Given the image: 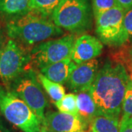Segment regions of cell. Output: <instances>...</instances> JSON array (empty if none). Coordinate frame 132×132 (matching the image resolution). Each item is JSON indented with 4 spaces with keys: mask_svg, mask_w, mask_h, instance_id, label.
<instances>
[{
    "mask_svg": "<svg viewBox=\"0 0 132 132\" xmlns=\"http://www.w3.org/2000/svg\"><path fill=\"white\" fill-rule=\"evenodd\" d=\"M93 18L90 0H61L52 15L53 22L58 27L73 34L90 30Z\"/></svg>",
    "mask_w": 132,
    "mask_h": 132,
    "instance_id": "3957f363",
    "label": "cell"
},
{
    "mask_svg": "<svg viewBox=\"0 0 132 132\" xmlns=\"http://www.w3.org/2000/svg\"><path fill=\"white\" fill-rule=\"evenodd\" d=\"M54 105L60 112L79 115L77 95L74 93L65 94L60 101L54 102Z\"/></svg>",
    "mask_w": 132,
    "mask_h": 132,
    "instance_id": "e0dca14e",
    "label": "cell"
},
{
    "mask_svg": "<svg viewBox=\"0 0 132 132\" xmlns=\"http://www.w3.org/2000/svg\"><path fill=\"white\" fill-rule=\"evenodd\" d=\"M32 10L31 0H0V20L7 23Z\"/></svg>",
    "mask_w": 132,
    "mask_h": 132,
    "instance_id": "4fadbf2b",
    "label": "cell"
},
{
    "mask_svg": "<svg viewBox=\"0 0 132 132\" xmlns=\"http://www.w3.org/2000/svg\"><path fill=\"white\" fill-rule=\"evenodd\" d=\"M91 6L94 19L106 11L120 7L116 0H91Z\"/></svg>",
    "mask_w": 132,
    "mask_h": 132,
    "instance_id": "d6986e66",
    "label": "cell"
},
{
    "mask_svg": "<svg viewBox=\"0 0 132 132\" xmlns=\"http://www.w3.org/2000/svg\"><path fill=\"white\" fill-rule=\"evenodd\" d=\"M61 0H31L32 10L47 17H51Z\"/></svg>",
    "mask_w": 132,
    "mask_h": 132,
    "instance_id": "ac0fdd59",
    "label": "cell"
},
{
    "mask_svg": "<svg viewBox=\"0 0 132 132\" xmlns=\"http://www.w3.org/2000/svg\"><path fill=\"white\" fill-rule=\"evenodd\" d=\"M116 2L118 5L125 10L132 8V0H116Z\"/></svg>",
    "mask_w": 132,
    "mask_h": 132,
    "instance_id": "603a6c76",
    "label": "cell"
},
{
    "mask_svg": "<svg viewBox=\"0 0 132 132\" xmlns=\"http://www.w3.org/2000/svg\"><path fill=\"white\" fill-rule=\"evenodd\" d=\"M131 64H132V62H131Z\"/></svg>",
    "mask_w": 132,
    "mask_h": 132,
    "instance_id": "83f0119b",
    "label": "cell"
},
{
    "mask_svg": "<svg viewBox=\"0 0 132 132\" xmlns=\"http://www.w3.org/2000/svg\"><path fill=\"white\" fill-rule=\"evenodd\" d=\"M76 38L74 35H70L38 43L30 51L29 65L40 69L71 58Z\"/></svg>",
    "mask_w": 132,
    "mask_h": 132,
    "instance_id": "8992f818",
    "label": "cell"
},
{
    "mask_svg": "<svg viewBox=\"0 0 132 132\" xmlns=\"http://www.w3.org/2000/svg\"><path fill=\"white\" fill-rule=\"evenodd\" d=\"M6 88L22 99L38 116L41 123H43L45 109L48 103L42 86L37 79L36 71L32 68L25 71L7 85Z\"/></svg>",
    "mask_w": 132,
    "mask_h": 132,
    "instance_id": "5b68a950",
    "label": "cell"
},
{
    "mask_svg": "<svg viewBox=\"0 0 132 132\" xmlns=\"http://www.w3.org/2000/svg\"><path fill=\"white\" fill-rule=\"evenodd\" d=\"M130 75L121 62L107 60L89 90L99 114L120 118Z\"/></svg>",
    "mask_w": 132,
    "mask_h": 132,
    "instance_id": "6da1fadb",
    "label": "cell"
},
{
    "mask_svg": "<svg viewBox=\"0 0 132 132\" xmlns=\"http://www.w3.org/2000/svg\"><path fill=\"white\" fill-rule=\"evenodd\" d=\"M120 120L119 118L98 114L89 123L90 132H119Z\"/></svg>",
    "mask_w": 132,
    "mask_h": 132,
    "instance_id": "9a60e30c",
    "label": "cell"
},
{
    "mask_svg": "<svg viewBox=\"0 0 132 132\" xmlns=\"http://www.w3.org/2000/svg\"><path fill=\"white\" fill-rule=\"evenodd\" d=\"M5 37L4 35V32L2 31V29L0 28V54L2 51L3 48L5 46Z\"/></svg>",
    "mask_w": 132,
    "mask_h": 132,
    "instance_id": "cb8c5ba5",
    "label": "cell"
},
{
    "mask_svg": "<svg viewBox=\"0 0 132 132\" xmlns=\"http://www.w3.org/2000/svg\"><path fill=\"white\" fill-rule=\"evenodd\" d=\"M122 112L123 117H132V79L131 77L128 81L123 101Z\"/></svg>",
    "mask_w": 132,
    "mask_h": 132,
    "instance_id": "ffe728a7",
    "label": "cell"
},
{
    "mask_svg": "<svg viewBox=\"0 0 132 132\" xmlns=\"http://www.w3.org/2000/svg\"><path fill=\"white\" fill-rule=\"evenodd\" d=\"M76 95L79 115L85 123L89 124L90 121L99 114L96 104L89 91L78 93Z\"/></svg>",
    "mask_w": 132,
    "mask_h": 132,
    "instance_id": "5bb4252c",
    "label": "cell"
},
{
    "mask_svg": "<svg viewBox=\"0 0 132 132\" xmlns=\"http://www.w3.org/2000/svg\"><path fill=\"white\" fill-rule=\"evenodd\" d=\"M126 10L116 7L95 18V33L103 44L119 47L127 43L123 26Z\"/></svg>",
    "mask_w": 132,
    "mask_h": 132,
    "instance_id": "ba28073f",
    "label": "cell"
},
{
    "mask_svg": "<svg viewBox=\"0 0 132 132\" xmlns=\"http://www.w3.org/2000/svg\"><path fill=\"white\" fill-rule=\"evenodd\" d=\"M130 77H131V79H132V64L131 65V67H130Z\"/></svg>",
    "mask_w": 132,
    "mask_h": 132,
    "instance_id": "d4e9b609",
    "label": "cell"
},
{
    "mask_svg": "<svg viewBox=\"0 0 132 132\" xmlns=\"http://www.w3.org/2000/svg\"><path fill=\"white\" fill-rule=\"evenodd\" d=\"M76 64L71 58L43 67L40 69V73L49 80L59 84H65L71 73L75 69Z\"/></svg>",
    "mask_w": 132,
    "mask_h": 132,
    "instance_id": "7c38bea8",
    "label": "cell"
},
{
    "mask_svg": "<svg viewBox=\"0 0 132 132\" xmlns=\"http://www.w3.org/2000/svg\"><path fill=\"white\" fill-rule=\"evenodd\" d=\"M97 59L77 65L67 81L68 87L73 93L89 91L98 72Z\"/></svg>",
    "mask_w": 132,
    "mask_h": 132,
    "instance_id": "30bf717a",
    "label": "cell"
},
{
    "mask_svg": "<svg viewBox=\"0 0 132 132\" xmlns=\"http://www.w3.org/2000/svg\"><path fill=\"white\" fill-rule=\"evenodd\" d=\"M0 132H4L3 131H2V129L1 128H0Z\"/></svg>",
    "mask_w": 132,
    "mask_h": 132,
    "instance_id": "4316f807",
    "label": "cell"
},
{
    "mask_svg": "<svg viewBox=\"0 0 132 132\" xmlns=\"http://www.w3.org/2000/svg\"><path fill=\"white\" fill-rule=\"evenodd\" d=\"M5 31L10 39L26 46L44 42L64 34V31L53 22L51 17L34 10L7 21Z\"/></svg>",
    "mask_w": 132,
    "mask_h": 132,
    "instance_id": "7a4b0ae2",
    "label": "cell"
},
{
    "mask_svg": "<svg viewBox=\"0 0 132 132\" xmlns=\"http://www.w3.org/2000/svg\"><path fill=\"white\" fill-rule=\"evenodd\" d=\"M129 54H130V55H131V57L132 58V48H131V50H130V52H129Z\"/></svg>",
    "mask_w": 132,
    "mask_h": 132,
    "instance_id": "484cf974",
    "label": "cell"
},
{
    "mask_svg": "<svg viewBox=\"0 0 132 132\" xmlns=\"http://www.w3.org/2000/svg\"><path fill=\"white\" fill-rule=\"evenodd\" d=\"M119 132H132V117L122 116Z\"/></svg>",
    "mask_w": 132,
    "mask_h": 132,
    "instance_id": "7402d4cb",
    "label": "cell"
},
{
    "mask_svg": "<svg viewBox=\"0 0 132 132\" xmlns=\"http://www.w3.org/2000/svg\"><path fill=\"white\" fill-rule=\"evenodd\" d=\"M30 52L13 39L7 40L0 54V80L6 86L29 69Z\"/></svg>",
    "mask_w": 132,
    "mask_h": 132,
    "instance_id": "52a82bcc",
    "label": "cell"
},
{
    "mask_svg": "<svg viewBox=\"0 0 132 132\" xmlns=\"http://www.w3.org/2000/svg\"><path fill=\"white\" fill-rule=\"evenodd\" d=\"M0 112L6 120L24 132H40L42 123L22 99L0 87Z\"/></svg>",
    "mask_w": 132,
    "mask_h": 132,
    "instance_id": "277c9868",
    "label": "cell"
},
{
    "mask_svg": "<svg viewBox=\"0 0 132 132\" xmlns=\"http://www.w3.org/2000/svg\"><path fill=\"white\" fill-rule=\"evenodd\" d=\"M123 26L128 42H132V8L125 12Z\"/></svg>",
    "mask_w": 132,
    "mask_h": 132,
    "instance_id": "44dd1931",
    "label": "cell"
},
{
    "mask_svg": "<svg viewBox=\"0 0 132 132\" xmlns=\"http://www.w3.org/2000/svg\"><path fill=\"white\" fill-rule=\"evenodd\" d=\"M104 44L95 36L83 35L76 38L71 60L76 65L95 59L101 54Z\"/></svg>",
    "mask_w": 132,
    "mask_h": 132,
    "instance_id": "8fae6325",
    "label": "cell"
},
{
    "mask_svg": "<svg viewBox=\"0 0 132 132\" xmlns=\"http://www.w3.org/2000/svg\"><path fill=\"white\" fill-rule=\"evenodd\" d=\"M36 76L43 88L54 102L60 101L65 95V90L62 85L49 80L41 73L36 72Z\"/></svg>",
    "mask_w": 132,
    "mask_h": 132,
    "instance_id": "2e32d148",
    "label": "cell"
},
{
    "mask_svg": "<svg viewBox=\"0 0 132 132\" xmlns=\"http://www.w3.org/2000/svg\"><path fill=\"white\" fill-rule=\"evenodd\" d=\"M87 128L79 115L49 112L45 114L40 132H88Z\"/></svg>",
    "mask_w": 132,
    "mask_h": 132,
    "instance_id": "9c48e42d",
    "label": "cell"
}]
</instances>
